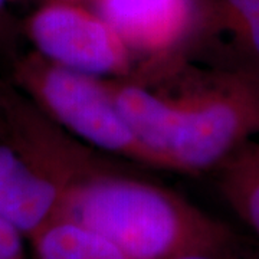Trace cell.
<instances>
[{
    "label": "cell",
    "mask_w": 259,
    "mask_h": 259,
    "mask_svg": "<svg viewBox=\"0 0 259 259\" xmlns=\"http://www.w3.org/2000/svg\"><path fill=\"white\" fill-rule=\"evenodd\" d=\"M105 81L153 167L189 175L218 171L259 133V71L249 66L214 74L177 95Z\"/></svg>",
    "instance_id": "6da1fadb"
},
{
    "label": "cell",
    "mask_w": 259,
    "mask_h": 259,
    "mask_svg": "<svg viewBox=\"0 0 259 259\" xmlns=\"http://www.w3.org/2000/svg\"><path fill=\"white\" fill-rule=\"evenodd\" d=\"M58 219L100 233L131 259H177L238 236L175 192L110 164L72 187Z\"/></svg>",
    "instance_id": "7a4b0ae2"
},
{
    "label": "cell",
    "mask_w": 259,
    "mask_h": 259,
    "mask_svg": "<svg viewBox=\"0 0 259 259\" xmlns=\"http://www.w3.org/2000/svg\"><path fill=\"white\" fill-rule=\"evenodd\" d=\"M108 163L0 78V214L29 241L59 218L81 179Z\"/></svg>",
    "instance_id": "3957f363"
},
{
    "label": "cell",
    "mask_w": 259,
    "mask_h": 259,
    "mask_svg": "<svg viewBox=\"0 0 259 259\" xmlns=\"http://www.w3.org/2000/svg\"><path fill=\"white\" fill-rule=\"evenodd\" d=\"M10 81L85 146L153 166L105 79L66 69L32 51L13 59Z\"/></svg>",
    "instance_id": "277c9868"
},
{
    "label": "cell",
    "mask_w": 259,
    "mask_h": 259,
    "mask_svg": "<svg viewBox=\"0 0 259 259\" xmlns=\"http://www.w3.org/2000/svg\"><path fill=\"white\" fill-rule=\"evenodd\" d=\"M23 32L36 54L75 72L117 79L133 69L134 55L114 29L74 3L44 5L26 19Z\"/></svg>",
    "instance_id": "5b68a950"
},
{
    "label": "cell",
    "mask_w": 259,
    "mask_h": 259,
    "mask_svg": "<svg viewBox=\"0 0 259 259\" xmlns=\"http://www.w3.org/2000/svg\"><path fill=\"white\" fill-rule=\"evenodd\" d=\"M94 5L133 55L150 59L173 54L193 20V0H94Z\"/></svg>",
    "instance_id": "8992f818"
},
{
    "label": "cell",
    "mask_w": 259,
    "mask_h": 259,
    "mask_svg": "<svg viewBox=\"0 0 259 259\" xmlns=\"http://www.w3.org/2000/svg\"><path fill=\"white\" fill-rule=\"evenodd\" d=\"M30 242L36 259H131L102 235L66 219L49 223Z\"/></svg>",
    "instance_id": "52a82bcc"
},
{
    "label": "cell",
    "mask_w": 259,
    "mask_h": 259,
    "mask_svg": "<svg viewBox=\"0 0 259 259\" xmlns=\"http://www.w3.org/2000/svg\"><path fill=\"white\" fill-rule=\"evenodd\" d=\"M218 173L223 199L259 239V157L246 146Z\"/></svg>",
    "instance_id": "ba28073f"
},
{
    "label": "cell",
    "mask_w": 259,
    "mask_h": 259,
    "mask_svg": "<svg viewBox=\"0 0 259 259\" xmlns=\"http://www.w3.org/2000/svg\"><path fill=\"white\" fill-rule=\"evenodd\" d=\"M223 15L249 68L259 71V0H223Z\"/></svg>",
    "instance_id": "9c48e42d"
},
{
    "label": "cell",
    "mask_w": 259,
    "mask_h": 259,
    "mask_svg": "<svg viewBox=\"0 0 259 259\" xmlns=\"http://www.w3.org/2000/svg\"><path fill=\"white\" fill-rule=\"evenodd\" d=\"M177 259H259V248L242 241L239 236L214 248L197 250Z\"/></svg>",
    "instance_id": "30bf717a"
},
{
    "label": "cell",
    "mask_w": 259,
    "mask_h": 259,
    "mask_svg": "<svg viewBox=\"0 0 259 259\" xmlns=\"http://www.w3.org/2000/svg\"><path fill=\"white\" fill-rule=\"evenodd\" d=\"M25 235L0 214V259H28Z\"/></svg>",
    "instance_id": "8fae6325"
},
{
    "label": "cell",
    "mask_w": 259,
    "mask_h": 259,
    "mask_svg": "<svg viewBox=\"0 0 259 259\" xmlns=\"http://www.w3.org/2000/svg\"><path fill=\"white\" fill-rule=\"evenodd\" d=\"M15 37V28L8 12V0H0V52L9 51Z\"/></svg>",
    "instance_id": "7c38bea8"
},
{
    "label": "cell",
    "mask_w": 259,
    "mask_h": 259,
    "mask_svg": "<svg viewBox=\"0 0 259 259\" xmlns=\"http://www.w3.org/2000/svg\"><path fill=\"white\" fill-rule=\"evenodd\" d=\"M250 148H252V151H253V153H255V154L259 157V144H252Z\"/></svg>",
    "instance_id": "4fadbf2b"
}]
</instances>
